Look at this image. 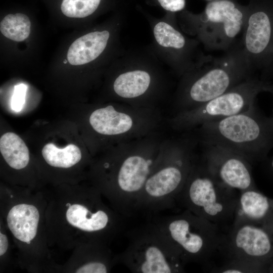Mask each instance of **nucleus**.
<instances>
[{"label":"nucleus","instance_id":"obj_1","mask_svg":"<svg viewBox=\"0 0 273 273\" xmlns=\"http://www.w3.org/2000/svg\"><path fill=\"white\" fill-rule=\"evenodd\" d=\"M46 197L49 246L72 249L89 242L108 246L124 228L125 217L107 206L94 186L79 193Z\"/></svg>","mask_w":273,"mask_h":273},{"label":"nucleus","instance_id":"obj_2","mask_svg":"<svg viewBox=\"0 0 273 273\" xmlns=\"http://www.w3.org/2000/svg\"><path fill=\"white\" fill-rule=\"evenodd\" d=\"M165 139L159 131L120 143L115 158L102 164V175L94 187L125 218L136 214L139 198Z\"/></svg>","mask_w":273,"mask_h":273},{"label":"nucleus","instance_id":"obj_3","mask_svg":"<svg viewBox=\"0 0 273 273\" xmlns=\"http://www.w3.org/2000/svg\"><path fill=\"white\" fill-rule=\"evenodd\" d=\"M238 42L219 57L203 54L181 77L175 92L174 113L200 106L254 75Z\"/></svg>","mask_w":273,"mask_h":273},{"label":"nucleus","instance_id":"obj_4","mask_svg":"<svg viewBox=\"0 0 273 273\" xmlns=\"http://www.w3.org/2000/svg\"><path fill=\"white\" fill-rule=\"evenodd\" d=\"M198 144L189 132L166 138L139 198L136 214L151 217L172 207L197 161L195 151Z\"/></svg>","mask_w":273,"mask_h":273},{"label":"nucleus","instance_id":"obj_5","mask_svg":"<svg viewBox=\"0 0 273 273\" xmlns=\"http://www.w3.org/2000/svg\"><path fill=\"white\" fill-rule=\"evenodd\" d=\"M255 104L244 112L205 123L189 132L201 145L224 147L248 161L262 159L273 149V118L266 116Z\"/></svg>","mask_w":273,"mask_h":273},{"label":"nucleus","instance_id":"obj_6","mask_svg":"<svg viewBox=\"0 0 273 273\" xmlns=\"http://www.w3.org/2000/svg\"><path fill=\"white\" fill-rule=\"evenodd\" d=\"M47 206L42 193H1L4 224L17 246L21 262L30 267L39 266L48 257Z\"/></svg>","mask_w":273,"mask_h":273},{"label":"nucleus","instance_id":"obj_7","mask_svg":"<svg viewBox=\"0 0 273 273\" xmlns=\"http://www.w3.org/2000/svg\"><path fill=\"white\" fill-rule=\"evenodd\" d=\"M248 13L247 5L235 0L209 1L203 11L181 14L183 27L209 51L226 52L238 42Z\"/></svg>","mask_w":273,"mask_h":273},{"label":"nucleus","instance_id":"obj_8","mask_svg":"<svg viewBox=\"0 0 273 273\" xmlns=\"http://www.w3.org/2000/svg\"><path fill=\"white\" fill-rule=\"evenodd\" d=\"M128 246L115 255L116 263H122L135 273L183 272L184 262L169 241L151 221L126 233Z\"/></svg>","mask_w":273,"mask_h":273},{"label":"nucleus","instance_id":"obj_9","mask_svg":"<svg viewBox=\"0 0 273 273\" xmlns=\"http://www.w3.org/2000/svg\"><path fill=\"white\" fill-rule=\"evenodd\" d=\"M272 84L254 75L223 94L197 107L173 114L167 120L170 127L189 132L205 123L223 119L248 110L257 96L270 92Z\"/></svg>","mask_w":273,"mask_h":273},{"label":"nucleus","instance_id":"obj_10","mask_svg":"<svg viewBox=\"0 0 273 273\" xmlns=\"http://www.w3.org/2000/svg\"><path fill=\"white\" fill-rule=\"evenodd\" d=\"M142 59L126 61L114 80L113 91L123 103L160 110L159 102L167 97V80L157 66Z\"/></svg>","mask_w":273,"mask_h":273},{"label":"nucleus","instance_id":"obj_11","mask_svg":"<svg viewBox=\"0 0 273 273\" xmlns=\"http://www.w3.org/2000/svg\"><path fill=\"white\" fill-rule=\"evenodd\" d=\"M228 188L204 163L196 161L176 202L201 218L217 221L231 210L230 201L224 195Z\"/></svg>","mask_w":273,"mask_h":273},{"label":"nucleus","instance_id":"obj_12","mask_svg":"<svg viewBox=\"0 0 273 273\" xmlns=\"http://www.w3.org/2000/svg\"><path fill=\"white\" fill-rule=\"evenodd\" d=\"M239 43L250 67L262 75L273 60V0H249Z\"/></svg>","mask_w":273,"mask_h":273},{"label":"nucleus","instance_id":"obj_13","mask_svg":"<svg viewBox=\"0 0 273 273\" xmlns=\"http://www.w3.org/2000/svg\"><path fill=\"white\" fill-rule=\"evenodd\" d=\"M151 221L163 233L181 259L201 261L208 255L210 245L209 221L188 210L174 215L152 216Z\"/></svg>","mask_w":273,"mask_h":273},{"label":"nucleus","instance_id":"obj_14","mask_svg":"<svg viewBox=\"0 0 273 273\" xmlns=\"http://www.w3.org/2000/svg\"><path fill=\"white\" fill-rule=\"evenodd\" d=\"M154 45L161 58L178 76L189 71L203 54L199 41L188 37L171 21L157 20L153 23Z\"/></svg>","mask_w":273,"mask_h":273},{"label":"nucleus","instance_id":"obj_15","mask_svg":"<svg viewBox=\"0 0 273 273\" xmlns=\"http://www.w3.org/2000/svg\"><path fill=\"white\" fill-rule=\"evenodd\" d=\"M202 145L204 163L221 183L243 191L251 189L253 179L248 160L221 146Z\"/></svg>","mask_w":273,"mask_h":273},{"label":"nucleus","instance_id":"obj_16","mask_svg":"<svg viewBox=\"0 0 273 273\" xmlns=\"http://www.w3.org/2000/svg\"><path fill=\"white\" fill-rule=\"evenodd\" d=\"M67 270L75 273L110 272L116 263L108 246L89 242L76 248Z\"/></svg>","mask_w":273,"mask_h":273},{"label":"nucleus","instance_id":"obj_17","mask_svg":"<svg viewBox=\"0 0 273 273\" xmlns=\"http://www.w3.org/2000/svg\"><path fill=\"white\" fill-rule=\"evenodd\" d=\"M110 37L107 30L95 31L76 39L70 46L67 58L72 65H82L97 59L105 51Z\"/></svg>","mask_w":273,"mask_h":273},{"label":"nucleus","instance_id":"obj_18","mask_svg":"<svg viewBox=\"0 0 273 273\" xmlns=\"http://www.w3.org/2000/svg\"><path fill=\"white\" fill-rule=\"evenodd\" d=\"M233 241L238 253L249 259L266 255L271 249L267 234L262 230L249 224L239 227Z\"/></svg>","mask_w":273,"mask_h":273},{"label":"nucleus","instance_id":"obj_19","mask_svg":"<svg viewBox=\"0 0 273 273\" xmlns=\"http://www.w3.org/2000/svg\"><path fill=\"white\" fill-rule=\"evenodd\" d=\"M0 151L7 164L15 170L25 168L29 162V150L24 141L15 133L7 132L1 137Z\"/></svg>","mask_w":273,"mask_h":273},{"label":"nucleus","instance_id":"obj_20","mask_svg":"<svg viewBox=\"0 0 273 273\" xmlns=\"http://www.w3.org/2000/svg\"><path fill=\"white\" fill-rule=\"evenodd\" d=\"M42 155L50 166L58 168L67 169L74 166L81 159L80 149L74 144H69L63 148L49 143L42 149Z\"/></svg>","mask_w":273,"mask_h":273},{"label":"nucleus","instance_id":"obj_21","mask_svg":"<svg viewBox=\"0 0 273 273\" xmlns=\"http://www.w3.org/2000/svg\"><path fill=\"white\" fill-rule=\"evenodd\" d=\"M239 204L242 214L250 220L262 218L269 207L266 197L251 189L243 191L240 198Z\"/></svg>","mask_w":273,"mask_h":273},{"label":"nucleus","instance_id":"obj_22","mask_svg":"<svg viewBox=\"0 0 273 273\" xmlns=\"http://www.w3.org/2000/svg\"><path fill=\"white\" fill-rule=\"evenodd\" d=\"M31 22L27 16L22 13L8 14L0 24V30L3 35L12 40L20 42L29 35Z\"/></svg>","mask_w":273,"mask_h":273},{"label":"nucleus","instance_id":"obj_23","mask_svg":"<svg viewBox=\"0 0 273 273\" xmlns=\"http://www.w3.org/2000/svg\"><path fill=\"white\" fill-rule=\"evenodd\" d=\"M102 0H63L61 11L67 17L81 18L93 14Z\"/></svg>","mask_w":273,"mask_h":273},{"label":"nucleus","instance_id":"obj_24","mask_svg":"<svg viewBox=\"0 0 273 273\" xmlns=\"http://www.w3.org/2000/svg\"><path fill=\"white\" fill-rule=\"evenodd\" d=\"M27 88V85L24 83L15 85L11 102V107L13 111L18 112L23 109L25 102Z\"/></svg>","mask_w":273,"mask_h":273},{"label":"nucleus","instance_id":"obj_25","mask_svg":"<svg viewBox=\"0 0 273 273\" xmlns=\"http://www.w3.org/2000/svg\"><path fill=\"white\" fill-rule=\"evenodd\" d=\"M159 5L169 13H175L183 11L186 4V0H157Z\"/></svg>","mask_w":273,"mask_h":273},{"label":"nucleus","instance_id":"obj_26","mask_svg":"<svg viewBox=\"0 0 273 273\" xmlns=\"http://www.w3.org/2000/svg\"><path fill=\"white\" fill-rule=\"evenodd\" d=\"M2 224H1V231H0V258L1 263L6 259L7 254L9 251V248L10 247L9 239L8 235L6 233V231H5V225L3 222H1Z\"/></svg>","mask_w":273,"mask_h":273},{"label":"nucleus","instance_id":"obj_27","mask_svg":"<svg viewBox=\"0 0 273 273\" xmlns=\"http://www.w3.org/2000/svg\"><path fill=\"white\" fill-rule=\"evenodd\" d=\"M272 76H273V60L268 69L261 75V77L265 80H267Z\"/></svg>","mask_w":273,"mask_h":273},{"label":"nucleus","instance_id":"obj_28","mask_svg":"<svg viewBox=\"0 0 273 273\" xmlns=\"http://www.w3.org/2000/svg\"><path fill=\"white\" fill-rule=\"evenodd\" d=\"M269 93H270L272 95V96H273V84H272V85L271 86V88ZM271 117L273 118V108H272V114Z\"/></svg>","mask_w":273,"mask_h":273},{"label":"nucleus","instance_id":"obj_29","mask_svg":"<svg viewBox=\"0 0 273 273\" xmlns=\"http://www.w3.org/2000/svg\"><path fill=\"white\" fill-rule=\"evenodd\" d=\"M271 167L272 169H273V157L271 159V163H270Z\"/></svg>","mask_w":273,"mask_h":273},{"label":"nucleus","instance_id":"obj_30","mask_svg":"<svg viewBox=\"0 0 273 273\" xmlns=\"http://www.w3.org/2000/svg\"><path fill=\"white\" fill-rule=\"evenodd\" d=\"M67 61H68V60H66V59L64 60V64H66V63H67Z\"/></svg>","mask_w":273,"mask_h":273},{"label":"nucleus","instance_id":"obj_31","mask_svg":"<svg viewBox=\"0 0 273 273\" xmlns=\"http://www.w3.org/2000/svg\"><path fill=\"white\" fill-rule=\"evenodd\" d=\"M208 1H214V0H207Z\"/></svg>","mask_w":273,"mask_h":273}]
</instances>
